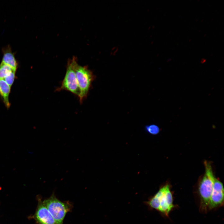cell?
I'll return each instance as SVG.
<instances>
[{
	"label": "cell",
	"mask_w": 224,
	"mask_h": 224,
	"mask_svg": "<svg viewBox=\"0 0 224 224\" xmlns=\"http://www.w3.org/2000/svg\"><path fill=\"white\" fill-rule=\"evenodd\" d=\"M205 173L200 181L198 188L200 198V210L206 212L208 210L209 203L212 193L215 177L210 163L204 162Z\"/></svg>",
	"instance_id": "cell-1"
},
{
	"label": "cell",
	"mask_w": 224,
	"mask_h": 224,
	"mask_svg": "<svg viewBox=\"0 0 224 224\" xmlns=\"http://www.w3.org/2000/svg\"><path fill=\"white\" fill-rule=\"evenodd\" d=\"M71 60L79 89L80 93L78 97L80 103H82L87 97L95 77L87 66L79 65L75 57H73Z\"/></svg>",
	"instance_id": "cell-2"
},
{
	"label": "cell",
	"mask_w": 224,
	"mask_h": 224,
	"mask_svg": "<svg viewBox=\"0 0 224 224\" xmlns=\"http://www.w3.org/2000/svg\"><path fill=\"white\" fill-rule=\"evenodd\" d=\"M147 203L152 208L168 216L175 207L169 185L166 184L161 187Z\"/></svg>",
	"instance_id": "cell-3"
},
{
	"label": "cell",
	"mask_w": 224,
	"mask_h": 224,
	"mask_svg": "<svg viewBox=\"0 0 224 224\" xmlns=\"http://www.w3.org/2000/svg\"><path fill=\"white\" fill-rule=\"evenodd\" d=\"M54 219L59 224H63L67 213L72 208V205L68 202H63L57 198L54 193L43 201Z\"/></svg>",
	"instance_id": "cell-4"
},
{
	"label": "cell",
	"mask_w": 224,
	"mask_h": 224,
	"mask_svg": "<svg viewBox=\"0 0 224 224\" xmlns=\"http://www.w3.org/2000/svg\"><path fill=\"white\" fill-rule=\"evenodd\" d=\"M66 90L78 97L79 89L71 59L68 60L66 70L61 86L56 89L57 91Z\"/></svg>",
	"instance_id": "cell-5"
},
{
	"label": "cell",
	"mask_w": 224,
	"mask_h": 224,
	"mask_svg": "<svg viewBox=\"0 0 224 224\" xmlns=\"http://www.w3.org/2000/svg\"><path fill=\"white\" fill-rule=\"evenodd\" d=\"M38 205L34 214L31 217L38 224H59L54 219L43 203L40 198H38Z\"/></svg>",
	"instance_id": "cell-6"
},
{
	"label": "cell",
	"mask_w": 224,
	"mask_h": 224,
	"mask_svg": "<svg viewBox=\"0 0 224 224\" xmlns=\"http://www.w3.org/2000/svg\"><path fill=\"white\" fill-rule=\"evenodd\" d=\"M224 203V189L222 183L215 178L208 210L221 206Z\"/></svg>",
	"instance_id": "cell-7"
},
{
	"label": "cell",
	"mask_w": 224,
	"mask_h": 224,
	"mask_svg": "<svg viewBox=\"0 0 224 224\" xmlns=\"http://www.w3.org/2000/svg\"><path fill=\"white\" fill-rule=\"evenodd\" d=\"M2 52L3 56L1 62L16 70L18 63L10 47L9 46L3 49Z\"/></svg>",
	"instance_id": "cell-8"
},
{
	"label": "cell",
	"mask_w": 224,
	"mask_h": 224,
	"mask_svg": "<svg viewBox=\"0 0 224 224\" xmlns=\"http://www.w3.org/2000/svg\"><path fill=\"white\" fill-rule=\"evenodd\" d=\"M11 86L3 79H0V96L5 106L9 108L10 106L9 97Z\"/></svg>",
	"instance_id": "cell-9"
},
{
	"label": "cell",
	"mask_w": 224,
	"mask_h": 224,
	"mask_svg": "<svg viewBox=\"0 0 224 224\" xmlns=\"http://www.w3.org/2000/svg\"><path fill=\"white\" fill-rule=\"evenodd\" d=\"M16 70L9 66L1 63L0 64V79H4L11 72Z\"/></svg>",
	"instance_id": "cell-10"
},
{
	"label": "cell",
	"mask_w": 224,
	"mask_h": 224,
	"mask_svg": "<svg viewBox=\"0 0 224 224\" xmlns=\"http://www.w3.org/2000/svg\"><path fill=\"white\" fill-rule=\"evenodd\" d=\"M16 72L15 70L12 71L3 79L11 87L13 84L15 80Z\"/></svg>",
	"instance_id": "cell-11"
},
{
	"label": "cell",
	"mask_w": 224,
	"mask_h": 224,
	"mask_svg": "<svg viewBox=\"0 0 224 224\" xmlns=\"http://www.w3.org/2000/svg\"><path fill=\"white\" fill-rule=\"evenodd\" d=\"M146 129L147 132L153 135L157 134L160 131V129L159 127L154 124L147 126L146 127Z\"/></svg>",
	"instance_id": "cell-12"
}]
</instances>
